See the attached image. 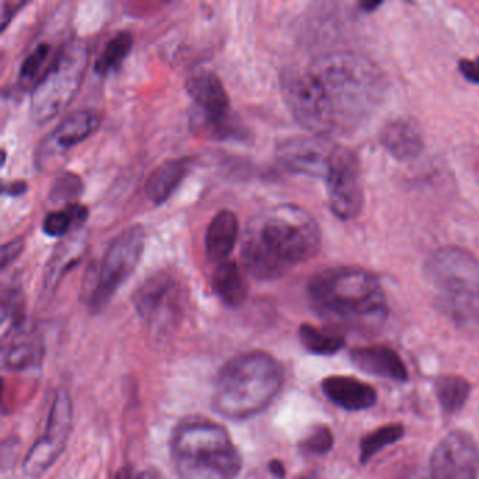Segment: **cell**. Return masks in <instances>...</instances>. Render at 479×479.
I'll return each mask as SVG.
<instances>
[{"mask_svg":"<svg viewBox=\"0 0 479 479\" xmlns=\"http://www.w3.org/2000/svg\"><path fill=\"white\" fill-rule=\"evenodd\" d=\"M321 243L320 225L308 211L296 205H275L246 225L242 263L255 279L270 282L315 258Z\"/></svg>","mask_w":479,"mask_h":479,"instance_id":"obj_1","label":"cell"},{"mask_svg":"<svg viewBox=\"0 0 479 479\" xmlns=\"http://www.w3.org/2000/svg\"><path fill=\"white\" fill-rule=\"evenodd\" d=\"M311 306L321 318L354 334H375L388 316L385 292L373 273L340 266L318 272L308 282Z\"/></svg>","mask_w":479,"mask_h":479,"instance_id":"obj_2","label":"cell"},{"mask_svg":"<svg viewBox=\"0 0 479 479\" xmlns=\"http://www.w3.org/2000/svg\"><path fill=\"white\" fill-rule=\"evenodd\" d=\"M306 69L327 97L337 131L353 129L363 123L384 99V75L363 55L330 52L313 59Z\"/></svg>","mask_w":479,"mask_h":479,"instance_id":"obj_3","label":"cell"},{"mask_svg":"<svg viewBox=\"0 0 479 479\" xmlns=\"http://www.w3.org/2000/svg\"><path fill=\"white\" fill-rule=\"evenodd\" d=\"M284 384L282 364L265 352L239 354L224 364L211 405L218 415L245 421L269 408Z\"/></svg>","mask_w":479,"mask_h":479,"instance_id":"obj_4","label":"cell"},{"mask_svg":"<svg viewBox=\"0 0 479 479\" xmlns=\"http://www.w3.org/2000/svg\"><path fill=\"white\" fill-rule=\"evenodd\" d=\"M170 454L182 479H235L243 466L231 436L210 421L182 423L170 440Z\"/></svg>","mask_w":479,"mask_h":479,"instance_id":"obj_5","label":"cell"},{"mask_svg":"<svg viewBox=\"0 0 479 479\" xmlns=\"http://www.w3.org/2000/svg\"><path fill=\"white\" fill-rule=\"evenodd\" d=\"M435 303L459 325L479 321V263L471 251L460 246H444L433 251L425 265Z\"/></svg>","mask_w":479,"mask_h":479,"instance_id":"obj_6","label":"cell"},{"mask_svg":"<svg viewBox=\"0 0 479 479\" xmlns=\"http://www.w3.org/2000/svg\"><path fill=\"white\" fill-rule=\"evenodd\" d=\"M88 59L86 45L72 42L48 65L31 93L30 112L35 123H48L66 109L82 85Z\"/></svg>","mask_w":479,"mask_h":479,"instance_id":"obj_7","label":"cell"},{"mask_svg":"<svg viewBox=\"0 0 479 479\" xmlns=\"http://www.w3.org/2000/svg\"><path fill=\"white\" fill-rule=\"evenodd\" d=\"M145 238L141 225H131L110 243L99 269L83 289V301L89 310L92 313L104 310L120 287L135 272L145 249Z\"/></svg>","mask_w":479,"mask_h":479,"instance_id":"obj_8","label":"cell"},{"mask_svg":"<svg viewBox=\"0 0 479 479\" xmlns=\"http://www.w3.org/2000/svg\"><path fill=\"white\" fill-rule=\"evenodd\" d=\"M280 86L292 116L313 135L328 136L337 131L334 112L308 69H287Z\"/></svg>","mask_w":479,"mask_h":479,"instance_id":"obj_9","label":"cell"},{"mask_svg":"<svg viewBox=\"0 0 479 479\" xmlns=\"http://www.w3.org/2000/svg\"><path fill=\"white\" fill-rule=\"evenodd\" d=\"M186 90L197 105L191 123L214 138L236 134L231 119V103L221 79L214 72L200 71L186 81Z\"/></svg>","mask_w":479,"mask_h":479,"instance_id":"obj_10","label":"cell"},{"mask_svg":"<svg viewBox=\"0 0 479 479\" xmlns=\"http://www.w3.org/2000/svg\"><path fill=\"white\" fill-rule=\"evenodd\" d=\"M73 423V408L72 399L65 390L57 394L52 402L51 411L48 415L47 428L44 435L31 447L27 457L24 460V473L30 478H40L42 474L51 468L61 456Z\"/></svg>","mask_w":479,"mask_h":479,"instance_id":"obj_11","label":"cell"},{"mask_svg":"<svg viewBox=\"0 0 479 479\" xmlns=\"http://www.w3.org/2000/svg\"><path fill=\"white\" fill-rule=\"evenodd\" d=\"M328 200L330 210L344 221L359 217L364 205L361 167L353 151L337 145L328 172Z\"/></svg>","mask_w":479,"mask_h":479,"instance_id":"obj_12","label":"cell"},{"mask_svg":"<svg viewBox=\"0 0 479 479\" xmlns=\"http://www.w3.org/2000/svg\"><path fill=\"white\" fill-rule=\"evenodd\" d=\"M134 305L150 327L167 328L181 315V284L167 272L155 273L135 292Z\"/></svg>","mask_w":479,"mask_h":479,"instance_id":"obj_13","label":"cell"},{"mask_svg":"<svg viewBox=\"0 0 479 479\" xmlns=\"http://www.w3.org/2000/svg\"><path fill=\"white\" fill-rule=\"evenodd\" d=\"M336 148L327 136H294L277 146V159L294 174L327 179Z\"/></svg>","mask_w":479,"mask_h":479,"instance_id":"obj_14","label":"cell"},{"mask_svg":"<svg viewBox=\"0 0 479 479\" xmlns=\"http://www.w3.org/2000/svg\"><path fill=\"white\" fill-rule=\"evenodd\" d=\"M433 479H478L479 449L466 432H452L433 452L430 461Z\"/></svg>","mask_w":479,"mask_h":479,"instance_id":"obj_15","label":"cell"},{"mask_svg":"<svg viewBox=\"0 0 479 479\" xmlns=\"http://www.w3.org/2000/svg\"><path fill=\"white\" fill-rule=\"evenodd\" d=\"M102 123V117L95 110H79L62 120L58 127L50 134L42 146L40 159L55 157L79 145L95 134Z\"/></svg>","mask_w":479,"mask_h":479,"instance_id":"obj_16","label":"cell"},{"mask_svg":"<svg viewBox=\"0 0 479 479\" xmlns=\"http://www.w3.org/2000/svg\"><path fill=\"white\" fill-rule=\"evenodd\" d=\"M2 359L4 368L11 371L27 370L40 366L42 344L28 322L2 332Z\"/></svg>","mask_w":479,"mask_h":479,"instance_id":"obj_17","label":"cell"},{"mask_svg":"<svg viewBox=\"0 0 479 479\" xmlns=\"http://www.w3.org/2000/svg\"><path fill=\"white\" fill-rule=\"evenodd\" d=\"M322 391L330 402L346 411H366L377 402V394L370 385L352 377L334 375L325 378Z\"/></svg>","mask_w":479,"mask_h":479,"instance_id":"obj_18","label":"cell"},{"mask_svg":"<svg viewBox=\"0 0 479 479\" xmlns=\"http://www.w3.org/2000/svg\"><path fill=\"white\" fill-rule=\"evenodd\" d=\"M380 141L392 157L409 160L423 150V134L416 121L409 117L392 120L381 129Z\"/></svg>","mask_w":479,"mask_h":479,"instance_id":"obj_19","label":"cell"},{"mask_svg":"<svg viewBox=\"0 0 479 479\" xmlns=\"http://www.w3.org/2000/svg\"><path fill=\"white\" fill-rule=\"evenodd\" d=\"M351 356L354 366L366 375L401 382L408 380V370L401 357L388 347H359L352 351Z\"/></svg>","mask_w":479,"mask_h":479,"instance_id":"obj_20","label":"cell"},{"mask_svg":"<svg viewBox=\"0 0 479 479\" xmlns=\"http://www.w3.org/2000/svg\"><path fill=\"white\" fill-rule=\"evenodd\" d=\"M238 217L231 210H221L211 220L205 235V253L215 265L227 262L238 241Z\"/></svg>","mask_w":479,"mask_h":479,"instance_id":"obj_21","label":"cell"},{"mask_svg":"<svg viewBox=\"0 0 479 479\" xmlns=\"http://www.w3.org/2000/svg\"><path fill=\"white\" fill-rule=\"evenodd\" d=\"M190 172V160L170 159L159 165L148 177L145 194L155 205H162L172 197V194L183 183Z\"/></svg>","mask_w":479,"mask_h":479,"instance_id":"obj_22","label":"cell"},{"mask_svg":"<svg viewBox=\"0 0 479 479\" xmlns=\"http://www.w3.org/2000/svg\"><path fill=\"white\" fill-rule=\"evenodd\" d=\"M212 289L218 298L229 308H239L243 305L248 297L245 277L239 270L238 265L229 260L217 265V269L212 274Z\"/></svg>","mask_w":479,"mask_h":479,"instance_id":"obj_23","label":"cell"},{"mask_svg":"<svg viewBox=\"0 0 479 479\" xmlns=\"http://www.w3.org/2000/svg\"><path fill=\"white\" fill-rule=\"evenodd\" d=\"M134 37L129 31H120L110 38L103 51L95 62V72L97 75L107 76L123 65L133 50Z\"/></svg>","mask_w":479,"mask_h":479,"instance_id":"obj_24","label":"cell"},{"mask_svg":"<svg viewBox=\"0 0 479 479\" xmlns=\"http://www.w3.org/2000/svg\"><path fill=\"white\" fill-rule=\"evenodd\" d=\"M88 217L89 211L85 205H78V203L66 205L61 210L50 212L45 217L42 229L51 238L64 236V235L69 234V232L81 228L85 224Z\"/></svg>","mask_w":479,"mask_h":479,"instance_id":"obj_25","label":"cell"},{"mask_svg":"<svg viewBox=\"0 0 479 479\" xmlns=\"http://www.w3.org/2000/svg\"><path fill=\"white\" fill-rule=\"evenodd\" d=\"M438 404L445 413H456L466 405L469 397V382L459 375L437 378L435 385Z\"/></svg>","mask_w":479,"mask_h":479,"instance_id":"obj_26","label":"cell"},{"mask_svg":"<svg viewBox=\"0 0 479 479\" xmlns=\"http://www.w3.org/2000/svg\"><path fill=\"white\" fill-rule=\"evenodd\" d=\"M83 251L85 248L81 239L65 242L59 245L51 258V262L48 265L47 273H45V287L54 289L57 282L64 277L65 273L69 272V269L81 260Z\"/></svg>","mask_w":479,"mask_h":479,"instance_id":"obj_27","label":"cell"},{"mask_svg":"<svg viewBox=\"0 0 479 479\" xmlns=\"http://www.w3.org/2000/svg\"><path fill=\"white\" fill-rule=\"evenodd\" d=\"M299 340L306 351L320 356L337 353L344 347V339L340 335L318 329L313 325L299 328Z\"/></svg>","mask_w":479,"mask_h":479,"instance_id":"obj_28","label":"cell"},{"mask_svg":"<svg viewBox=\"0 0 479 479\" xmlns=\"http://www.w3.org/2000/svg\"><path fill=\"white\" fill-rule=\"evenodd\" d=\"M402 436H404V428L401 425L384 426L371 435L366 436L361 440L360 445L361 464H367L381 450L394 444Z\"/></svg>","mask_w":479,"mask_h":479,"instance_id":"obj_29","label":"cell"},{"mask_svg":"<svg viewBox=\"0 0 479 479\" xmlns=\"http://www.w3.org/2000/svg\"><path fill=\"white\" fill-rule=\"evenodd\" d=\"M50 54H51V45L47 44V42L38 44L26 57L23 65H21L20 76H19L20 82L24 83V85L35 83V78L40 75V72L44 68L45 62L50 58Z\"/></svg>","mask_w":479,"mask_h":479,"instance_id":"obj_30","label":"cell"},{"mask_svg":"<svg viewBox=\"0 0 479 479\" xmlns=\"http://www.w3.org/2000/svg\"><path fill=\"white\" fill-rule=\"evenodd\" d=\"M82 190L83 184L81 177L76 176V174H64L55 181L51 193H50V198L54 203L64 201L68 205H73V200L82 194Z\"/></svg>","mask_w":479,"mask_h":479,"instance_id":"obj_31","label":"cell"},{"mask_svg":"<svg viewBox=\"0 0 479 479\" xmlns=\"http://www.w3.org/2000/svg\"><path fill=\"white\" fill-rule=\"evenodd\" d=\"M301 445H303V449L306 452L316 454V456H322V454H327L332 449V445H334V435L325 426H318V428L313 429L310 435L306 436L305 440H304Z\"/></svg>","mask_w":479,"mask_h":479,"instance_id":"obj_32","label":"cell"},{"mask_svg":"<svg viewBox=\"0 0 479 479\" xmlns=\"http://www.w3.org/2000/svg\"><path fill=\"white\" fill-rule=\"evenodd\" d=\"M24 248V239L16 238L13 241L7 242L2 246V269H6L16 258H19Z\"/></svg>","mask_w":479,"mask_h":479,"instance_id":"obj_33","label":"cell"},{"mask_svg":"<svg viewBox=\"0 0 479 479\" xmlns=\"http://www.w3.org/2000/svg\"><path fill=\"white\" fill-rule=\"evenodd\" d=\"M460 72L468 82L479 83V58L460 61Z\"/></svg>","mask_w":479,"mask_h":479,"instance_id":"obj_34","label":"cell"},{"mask_svg":"<svg viewBox=\"0 0 479 479\" xmlns=\"http://www.w3.org/2000/svg\"><path fill=\"white\" fill-rule=\"evenodd\" d=\"M23 6L24 2H2V12H0L2 30L6 28L7 24L11 23L14 14L18 13Z\"/></svg>","mask_w":479,"mask_h":479,"instance_id":"obj_35","label":"cell"},{"mask_svg":"<svg viewBox=\"0 0 479 479\" xmlns=\"http://www.w3.org/2000/svg\"><path fill=\"white\" fill-rule=\"evenodd\" d=\"M270 473L275 478L282 479L286 476V468L282 466V462L279 460H273L269 466Z\"/></svg>","mask_w":479,"mask_h":479,"instance_id":"obj_36","label":"cell"},{"mask_svg":"<svg viewBox=\"0 0 479 479\" xmlns=\"http://www.w3.org/2000/svg\"><path fill=\"white\" fill-rule=\"evenodd\" d=\"M27 186L24 182H16V183H12L9 188L4 189V193L9 194V196H20L26 191Z\"/></svg>","mask_w":479,"mask_h":479,"instance_id":"obj_37","label":"cell"},{"mask_svg":"<svg viewBox=\"0 0 479 479\" xmlns=\"http://www.w3.org/2000/svg\"><path fill=\"white\" fill-rule=\"evenodd\" d=\"M136 479H164L159 474L155 473V471H143V474L138 475Z\"/></svg>","mask_w":479,"mask_h":479,"instance_id":"obj_38","label":"cell"},{"mask_svg":"<svg viewBox=\"0 0 479 479\" xmlns=\"http://www.w3.org/2000/svg\"><path fill=\"white\" fill-rule=\"evenodd\" d=\"M117 479H129L128 474L126 473V471H123V474L119 476Z\"/></svg>","mask_w":479,"mask_h":479,"instance_id":"obj_39","label":"cell"}]
</instances>
